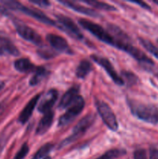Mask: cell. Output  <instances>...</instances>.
Returning <instances> with one entry per match:
<instances>
[{
	"label": "cell",
	"instance_id": "obj_21",
	"mask_svg": "<svg viewBox=\"0 0 158 159\" xmlns=\"http://www.w3.org/2000/svg\"><path fill=\"white\" fill-rule=\"evenodd\" d=\"M53 148H54V144H50V143H46L37 151L32 159H41L46 158V156L50 152Z\"/></svg>",
	"mask_w": 158,
	"mask_h": 159
},
{
	"label": "cell",
	"instance_id": "obj_28",
	"mask_svg": "<svg viewBox=\"0 0 158 159\" xmlns=\"http://www.w3.org/2000/svg\"><path fill=\"white\" fill-rule=\"evenodd\" d=\"M150 159H158V149L151 148L150 150Z\"/></svg>",
	"mask_w": 158,
	"mask_h": 159
},
{
	"label": "cell",
	"instance_id": "obj_19",
	"mask_svg": "<svg viewBox=\"0 0 158 159\" xmlns=\"http://www.w3.org/2000/svg\"><path fill=\"white\" fill-rule=\"evenodd\" d=\"M47 73V71H46L44 68H43V67L37 68V69H36L35 71V74H34V75L31 78L30 81H29V85L33 86V85L39 84L45 77H46Z\"/></svg>",
	"mask_w": 158,
	"mask_h": 159
},
{
	"label": "cell",
	"instance_id": "obj_20",
	"mask_svg": "<svg viewBox=\"0 0 158 159\" xmlns=\"http://www.w3.org/2000/svg\"><path fill=\"white\" fill-rule=\"evenodd\" d=\"M82 2L86 3V4L89 5V6H93V7L98 8L99 9H103V10L107 11H116V9L113 6H111L109 4H107L105 2H102L94 1V0H85V1H82Z\"/></svg>",
	"mask_w": 158,
	"mask_h": 159
},
{
	"label": "cell",
	"instance_id": "obj_4",
	"mask_svg": "<svg viewBox=\"0 0 158 159\" xmlns=\"http://www.w3.org/2000/svg\"><path fill=\"white\" fill-rule=\"evenodd\" d=\"M95 106L99 115L105 125L112 131H116L119 127L117 119L109 106L103 101L98 100V99L95 101Z\"/></svg>",
	"mask_w": 158,
	"mask_h": 159
},
{
	"label": "cell",
	"instance_id": "obj_1",
	"mask_svg": "<svg viewBox=\"0 0 158 159\" xmlns=\"http://www.w3.org/2000/svg\"><path fill=\"white\" fill-rule=\"evenodd\" d=\"M132 113L141 120L151 124H158V107L153 104L129 101V102Z\"/></svg>",
	"mask_w": 158,
	"mask_h": 159
},
{
	"label": "cell",
	"instance_id": "obj_18",
	"mask_svg": "<svg viewBox=\"0 0 158 159\" xmlns=\"http://www.w3.org/2000/svg\"><path fill=\"white\" fill-rule=\"evenodd\" d=\"M91 71V65L88 61L83 60L80 62L76 69V75L77 78L84 79Z\"/></svg>",
	"mask_w": 158,
	"mask_h": 159
},
{
	"label": "cell",
	"instance_id": "obj_32",
	"mask_svg": "<svg viewBox=\"0 0 158 159\" xmlns=\"http://www.w3.org/2000/svg\"><path fill=\"white\" fill-rule=\"evenodd\" d=\"M153 2H154L155 4L158 5V0H155V1H153Z\"/></svg>",
	"mask_w": 158,
	"mask_h": 159
},
{
	"label": "cell",
	"instance_id": "obj_9",
	"mask_svg": "<svg viewBox=\"0 0 158 159\" xmlns=\"http://www.w3.org/2000/svg\"><path fill=\"white\" fill-rule=\"evenodd\" d=\"M57 21L60 23V28H61V30H64L74 38H77L78 40H81L83 38V34L81 32L80 29L69 17L63 15H58L57 16Z\"/></svg>",
	"mask_w": 158,
	"mask_h": 159
},
{
	"label": "cell",
	"instance_id": "obj_27",
	"mask_svg": "<svg viewBox=\"0 0 158 159\" xmlns=\"http://www.w3.org/2000/svg\"><path fill=\"white\" fill-rule=\"evenodd\" d=\"M31 3L35 5H38L40 7H49L50 2L46 0H30Z\"/></svg>",
	"mask_w": 158,
	"mask_h": 159
},
{
	"label": "cell",
	"instance_id": "obj_25",
	"mask_svg": "<svg viewBox=\"0 0 158 159\" xmlns=\"http://www.w3.org/2000/svg\"><path fill=\"white\" fill-rule=\"evenodd\" d=\"M134 159H147L146 151L144 149H137L135 151Z\"/></svg>",
	"mask_w": 158,
	"mask_h": 159
},
{
	"label": "cell",
	"instance_id": "obj_16",
	"mask_svg": "<svg viewBox=\"0 0 158 159\" xmlns=\"http://www.w3.org/2000/svg\"><path fill=\"white\" fill-rule=\"evenodd\" d=\"M0 45L3 51H6L9 54H12L13 56L20 55V51L18 48L13 44L9 37H5L1 33H0Z\"/></svg>",
	"mask_w": 158,
	"mask_h": 159
},
{
	"label": "cell",
	"instance_id": "obj_33",
	"mask_svg": "<svg viewBox=\"0 0 158 159\" xmlns=\"http://www.w3.org/2000/svg\"><path fill=\"white\" fill-rule=\"evenodd\" d=\"M43 159H50V157L47 156V157H46V158H43Z\"/></svg>",
	"mask_w": 158,
	"mask_h": 159
},
{
	"label": "cell",
	"instance_id": "obj_29",
	"mask_svg": "<svg viewBox=\"0 0 158 159\" xmlns=\"http://www.w3.org/2000/svg\"><path fill=\"white\" fill-rule=\"evenodd\" d=\"M131 2L134 3V4H137L139 5V6H140L142 8H144V9H149V10H150V6H148V5L147 4L146 2H139V1H130Z\"/></svg>",
	"mask_w": 158,
	"mask_h": 159
},
{
	"label": "cell",
	"instance_id": "obj_5",
	"mask_svg": "<svg viewBox=\"0 0 158 159\" xmlns=\"http://www.w3.org/2000/svg\"><path fill=\"white\" fill-rule=\"evenodd\" d=\"M94 121V116L93 114H88L86 116L82 118L78 123H77V125L74 127L72 131V134L71 136H69V138H66L63 142L61 143V144L60 145V147H64L67 144H71V142H73L74 141H75L76 139H77L78 138H80L84 133H85L87 130L92 125V124Z\"/></svg>",
	"mask_w": 158,
	"mask_h": 159
},
{
	"label": "cell",
	"instance_id": "obj_3",
	"mask_svg": "<svg viewBox=\"0 0 158 159\" xmlns=\"http://www.w3.org/2000/svg\"><path fill=\"white\" fill-rule=\"evenodd\" d=\"M1 2L6 7L9 8V9H12V10L20 11L23 13L26 14V15L29 16L33 17L35 20H38V21L41 22V23H45L46 25H51V26H56V23L54 20H51L48 16H46L45 14L42 13L41 12L36 9H29V8L26 7L21 4L20 2L16 1H12V0H3L1 1Z\"/></svg>",
	"mask_w": 158,
	"mask_h": 159
},
{
	"label": "cell",
	"instance_id": "obj_11",
	"mask_svg": "<svg viewBox=\"0 0 158 159\" xmlns=\"http://www.w3.org/2000/svg\"><path fill=\"white\" fill-rule=\"evenodd\" d=\"M46 40L49 42L50 46L56 51H60L63 53H72L70 49L67 40L62 37H60L56 34H47L46 35Z\"/></svg>",
	"mask_w": 158,
	"mask_h": 159
},
{
	"label": "cell",
	"instance_id": "obj_8",
	"mask_svg": "<svg viewBox=\"0 0 158 159\" xmlns=\"http://www.w3.org/2000/svg\"><path fill=\"white\" fill-rule=\"evenodd\" d=\"M91 58L93 59V61H94V62H96L98 65H99L101 67H102V68L105 69V71H106L107 74H108V75L111 77V79L114 81L115 83L117 84V85H123V79L117 74L116 70L114 69V67L112 66L111 62H110L108 59L98 55H91Z\"/></svg>",
	"mask_w": 158,
	"mask_h": 159
},
{
	"label": "cell",
	"instance_id": "obj_12",
	"mask_svg": "<svg viewBox=\"0 0 158 159\" xmlns=\"http://www.w3.org/2000/svg\"><path fill=\"white\" fill-rule=\"evenodd\" d=\"M40 94L37 95V96H34L30 101L27 103V105L25 107V108L23 109V111L20 113V116H19V122L21 123L22 124H24L25 123L27 122L29 120V117L32 115L34 109H35L36 106H37V102H38L39 99H40Z\"/></svg>",
	"mask_w": 158,
	"mask_h": 159
},
{
	"label": "cell",
	"instance_id": "obj_30",
	"mask_svg": "<svg viewBox=\"0 0 158 159\" xmlns=\"http://www.w3.org/2000/svg\"><path fill=\"white\" fill-rule=\"evenodd\" d=\"M3 54H4V51H3V50L0 48V55H2Z\"/></svg>",
	"mask_w": 158,
	"mask_h": 159
},
{
	"label": "cell",
	"instance_id": "obj_7",
	"mask_svg": "<svg viewBox=\"0 0 158 159\" xmlns=\"http://www.w3.org/2000/svg\"><path fill=\"white\" fill-rule=\"evenodd\" d=\"M14 25H15L16 32L18 33V34L22 38L27 40V41L31 42L33 44L41 46L42 43H43L41 37L34 30L28 26L27 25L23 24V23L18 21L14 22Z\"/></svg>",
	"mask_w": 158,
	"mask_h": 159
},
{
	"label": "cell",
	"instance_id": "obj_13",
	"mask_svg": "<svg viewBox=\"0 0 158 159\" xmlns=\"http://www.w3.org/2000/svg\"><path fill=\"white\" fill-rule=\"evenodd\" d=\"M53 120H54V113L50 111L45 113L37 127V130H36L37 134L42 135L46 133L52 125Z\"/></svg>",
	"mask_w": 158,
	"mask_h": 159
},
{
	"label": "cell",
	"instance_id": "obj_15",
	"mask_svg": "<svg viewBox=\"0 0 158 159\" xmlns=\"http://www.w3.org/2000/svg\"><path fill=\"white\" fill-rule=\"evenodd\" d=\"M78 91L79 89L77 87H72L68 91H67V93L64 95L63 97L60 99V102L59 103V108H68L74 102V99L79 96Z\"/></svg>",
	"mask_w": 158,
	"mask_h": 159
},
{
	"label": "cell",
	"instance_id": "obj_23",
	"mask_svg": "<svg viewBox=\"0 0 158 159\" xmlns=\"http://www.w3.org/2000/svg\"><path fill=\"white\" fill-rule=\"evenodd\" d=\"M125 151L120 150V149H112V150L108 151L104 155L96 159H115L116 158L125 155Z\"/></svg>",
	"mask_w": 158,
	"mask_h": 159
},
{
	"label": "cell",
	"instance_id": "obj_14",
	"mask_svg": "<svg viewBox=\"0 0 158 159\" xmlns=\"http://www.w3.org/2000/svg\"><path fill=\"white\" fill-rule=\"evenodd\" d=\"M59 2L64 5L66 7L69 8V9H73V10L76 11V12H80V13L85 14V15L88 16H92V17L99 16V13H97V12H96L94 10H93V9H89V8H87V7H84V6L76 4V3L72 2L59 1Z\"/></svg>",
	"mask_w": 158,
	"mask_h": 159
},
{
	"label": "cell",
	"instance_id": "obj_24",
	"mask_svg": "<svg viewBox=\"0 0 158 159\" xmlns=\"http://www.w3.org/2000/svg\"><path fill=\"white\" fill-rule=\"evenodd\" d=\"M29 147H28L27 144H24L21 147L18 152L16 153L15 156L14 157L13 159H24L26 156L27 155L28 152H29Z\"/></svg>",
	"mask_w": 158,
	"mask_h": 159
},
{
	"label": "cell",
	"instance_id": "obj_17",
	"mask_svg": "<svg viewBox=\"0 0 158 159\" xmlns=\"http://www.w3.org/2000/svg\"><path fill=\"white\" fill-rule=\"evenodd\" d=\"M14 66L17 71L20 72H29V71H35L37 67L33 65L30 61L27 58L18 59L14 63Z\"/></svg>",
	"mask_w": 158,
	"mask_h": 159
},
{
	"label": "cell",
	"instance_id": "obj_34",
	"mask_svg": "<svg viewBox=\"0 0 158 159\" xmlns=\"http://www.w3.org/2000/svg\"><path fill=\"white\" fill-rule=\"evenodd\" d=\"M157 41H158V40H157Z\"/></svg>",
	"mask_w": 158,
	"mask_h": 159
},
{
	"label": "cell",
	"instance_id": "obj_26",
	"mask_svg": "<svg viewBox=\"0 0 158 159\" xmlns=\"http://www.w3.org/2000/svg\"><path fill=\"white\" fill-rule=\"evenodd\" d=\"M39 54L42 57H44V58H50V57H54V54L51 52V51H50L49 49H44V48H42L40 51H38Z\"/></svg>",
	"mask_w": 158,
	"mask_h": 159
},
{
	"label": "cell",
	"instance_id": "obj_22",
	"mask_svg": "<svg viewBox=\"0 0 158 159\" xmlns=\"http://www.w3.org/2000/svg\"><path fill=\"white\" fill-rule=\"evenodd\" d=\"M139 42L149 53H150L152 55H153L156 59H158V48H156L151 42L146 40V39L139 38Z\"/></svg>",
	"mask_w": 158,
	"mask_h": 159
},
{
	"label": "cell",
	"instance_id": "obj_6",
	"mask_svg": "<svg viewBox=\"0 0 158 159\" xmlns=\"http://www.w3.org/2000/svg\"><path fill=\"white\" fill-rule=\"evenodd\" d=\"M84 107H85V101L81 96H78L74 99V102L68 107L66 113L59 119L58 125L64 126L71 122L77 115L80 114L81 112L84 109Z\"/></svg>",
	"mask_w": 158,
	"mask_h": 159
},
{
	"label": "cell",
	"instance_id": "obj_2",
	"mask_svg": "<svg viewBox=\"0 0 158 159\" xmlns=\"http://www.w3.org/2000/svg\"><path fill=\"white\" fill-rule=\"evenodd\" d=\"M78 23L79 25H81L82 27L89 31L91 34H93L96 38H98L102 42L115 47L116 48H119V43H120V40L110 34L108 31L104 30L100 25L97 24L94 22L85 20V19H81V20H79Z\"/></svg>",
	"mask_w": 158,
	"mask_h": 159
},
{
	"label": "cell",
	"instance_id": "obj_10",
	"mask_svg": "<svg viewBox=\"0 0 158 159\" xmlns=\"http://www.w3.org/2000/svg\"><path fill=\"white\" fill-rule=\"evenodd\" d=\"M57 97H58V92L57 90L54 89L49 90L43 96L40 103L39 104L38 111L40 113H44V114L47 112L50 111L51 108L57 101Z\"/></svg>",
	"mask_w": 158,
	"mask_h": 159
},
{
	"label": "cell",
	"instance_id": "obj_31",
	"mask_svg": "<svg viewBox=\"0 0 158 159\" xmlns=\"http://www.w3.org/2000/svg\"><path fill=\"white\" fill-rule=\"evenodd\" d=\"M3 85H4V83H3V82H0V89H2Z\"/></svg>",
	"mask_w": 158,
	"mask_h": 159
}]
</instances>
